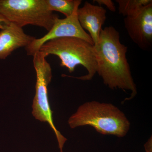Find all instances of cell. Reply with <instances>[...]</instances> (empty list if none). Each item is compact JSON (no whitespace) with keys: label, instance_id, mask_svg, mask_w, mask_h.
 <instances>
[{"label":"cell","instance_id":"8fae6325","mask_svg":"<svg viewBox=\"0 0 152 152\" xmlns=\"http://www.w3.org/2000/svg\"><path fill=\"white\" fill-rule=\"evenodd\" d=\"M116 2L118 4L119 13L125 17L135 15L152 3V0H116Z\"/></svg>","mask_w":152,"mask_h":152},{"label":"cell","instance_id":"52a82bcc","mask_svg":"<svg viewBox=\"0 0 152 152\" xmlns=\"http://www.w3.org/2000/svg\"><path fill=\"white\" fill-rule=\"evenodd\" d=\"M125 27L131 39L143 50L152 44V3L134 16L125 17Z\"/></svg>","mask_w":152,"mask_h":152},{"label":"cell","instance_id":"ba28073f","mask_svg":"<svg viewBox=\"0 0 152 152\" xmlns=\"http://www.w3.org/2000/svg\"><path fill=\"white\" fill-rule=\"evenodd\" d=\"M106 13V10L102 6L94 5L88 1L77 10L79 23L84 30L90 33L94 45L99 41L102 26L107 19Z\"/></svg>","mask_w":152,"mask_h":152},{"label":"cell","instance_id":"7c38bea8","mask_svg":"<svg viewBox=\"0 0 152 152\" xmlns=\"http://www.w3.org/2000/svg\"><path fill=\"white\" fill-rule=\"evenodd\" d=\"M93 1L96 2L99 5L105 6L110 10L113 12H115L116 11L115 6L113 1L111 0H95Z\"/></svg>","mask_w":152,"mask_h":152},{"label":"cell","instance_id":"5bb4252c","mask_svg":"<svg viewBox=\"0 0 152 152\" xmlns=\"http://www.w3.org/2000/svg\"><path fill=\"white\" fill-rule=\"evenodd\" d=\"M152 137H151L144 145L146 152H152Z\"/></svg>","mask_w":152,"mask_h":152},{"label":"cell","instance_id":"7a4b0ae2","mask_svg":"<svg viewBox=\"0 0 152 152\" xmlns=\"http://www.w3.org/2000/svg\"><path fill=\"white\" fill-rule=\"evenodd\" d=\"M72 129L90 126L103 135L123 137L127 134L130 123L118 108L110 103L87 102L79 107L68 121Z\"/></svg>","mask_w":152,"mask_h":152},{"label":"cell","instance_id":"3957f363","mask_svg":"<svg viewBox=\"0 0 152 152\" xmlns=\"http://www.w3.org/2000/svg\"><path fill=\"white\" fill-rule=\"evenodd\" d=\"M39 51L45 56H57L61 60L60 66L68 69L70 73L76 67L82 65L88 73L80 77H70L82 80H91L97 72L96 59L94 45L82 39L76 37H63L48 41L42 45Z\"/></svg>","mask_w":152,"mask_h":152},{"label":"cell","instance_id":"9c48e42d","mask_svg":"<svg viewBox=\"0 0 152 152\" xmlns=\"http://www.w3.org/2000/svg\"><path fill=\"white\" fill-rule=\"evenodd\" d=\"M35 38L10 23L0 31V59L5 60L17 49L26 47Z\"/></svg>","mask_w":152,"mask_h":152},{"label":"cell","instance_id":"30bf717a","mask_svg":"<svg viewBox=\"0 0 152 152\" xmlns=\"http://www.w3.org/2000/svg\"><path fill=\"white\" fill-rule=\"evenodd\" d=\"M49 10L59 12L66 17L70 16L82 2L80 0H45Z\"/></svg>","mask_w":152,"mask_h":152},{"label":"cell","instance_id":"6da1fadb","mask_svg":"<svg viewBox=\"0 0 152 152\" xmlns=\"http://www.w3.org/2000/svg\"><path fill=\"white\" fill-rule=\"evenodd\" d=\"M97 73L110 88L131 91V100L137 95V87L126 58L128 47L120 41V33L112 26L102 29L97 43L94 45Z\"/></svg>","mask_w":152,"mask_h":152},{"label":"cell","instance_id":"5b68a950","mask_svg":"<svg viewBox=\"0 0 152 152\" xmlns=\"http://www.w3.org/2000/svg\"><path fill=\"white\" fill-rule=\"evenodd\" d=\"M33 57L37 81L35 94L32 106V114L36 119L48 124L55 133L60 152H63V148L67 139L55 126L53 111L49 102L48 87L52 78L51 67L46 59V57L42 52H37Z\"/></svg>","mask_w":152,"mask_h":152},{"label":"cell","instance_id":"277c9868","mask_svg":"<svg viewBox=\"0 0 152 152\" xmlns=\"http://www.w3.org/2000/svg\"><path fill=\"white\" fill-rule=\"evenodd\" d=\"M0 15L19 27L33 25L48 31L59 18L48 9L45 0H0Z\"/></svg>","mask_w":152,"mask_h":152},{"label":"cell","instance_id":"8992f818","mask_svg":"<svg viewBox=\"0 0 152 152\" xmlns=\"http://www.w3.org/2000/svg\"><path fill=\"white\" fill-rule=\"evenodd\" d=\"M77 9L70 16L58 18L51 29L43 37L34 40L25 48L28 56H33L39 51L43 45L48 41L63 37H76L84 40L94 45L90 35L81 26L77 16Z\"/></svg>","mask_w":152,"mask_h":152},{"label":"cell","instance_id":"4fadbf2b","mask_svg":"<svg viewBox=\"0 0 152 152\" xmlns=\"http://www.w3.org/2000/svg\"><path fill=\"white\" fill-rule=\"evenodd\" d=\"M10 23V22L8 21L1 15H0V29L1 30L4 28Z\"/></svg>","mask_w":152,"mask_h":152}]
</instances>
